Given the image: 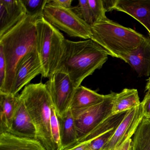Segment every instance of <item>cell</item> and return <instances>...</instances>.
Segmentation results:
<instances>
[{
    "instance_id": "21",
    "label": "cell",
    "mask_w": 150,
    "mask_h": 150,
    "mask_svg": "<svg viewBox=\"0 0 150 150\" xmlns=\"http://www.w3.org/2000/svg\"><path fill=\"white\" fill-rule=\"evenodd\" d=\"M133 150H150V120L144 117L132 139Z\"/></svg>"
},
{
    "instance_id": "20",
    "label": "cell",
    "mask_w": 150,
    "mask_h": 150,
    "mask_svg": "<svg viewBox=\"0 0 150 150\" xmlns=\"http://www.w3.org/2000/svg\"><path fill=\"white\" fill-rule=\"evenodd\" d=\"M126 112L127 111L110 116L100 124L93 131L91 132L88 135L81 139L76 144L82 142L89 143L98 137L105 135L106 133L113 130L116 129L123 119Z\"/></svg>"
},
{
    "instance_id": "25",
    "label": "cell",
    "mask_w": 150,
    "mask_h": 150,
    "mask_svg": "<svg viewBox=\"0 0 150 150\" xmlns=\"http://www.w3.org/2000/svg\"><path fill=\"white\" fill-rule=\"evenodd\" d=\"M51 129L52 137L58 147V150H60V139L58 120L54 106L52 108L51 116Z\"/></svg>"
},
{
    "instance_id": "31",
    "label": "cell",
    "mask_w": 150,
    "mask_h": 150,
    "mask_svg": "<svg viewBox=\"0 0 150 150\" xmlns=\"http://www.w3.org/2000/svg\"><path fill=\"white\" fill-rule=\"evenodd\" d=\"M132 139H130L114 150H130L132 145Z\"/></svg>"
},
{
    "instance_id": "4",
    "label": "cell",
    "mask_w": 150,
    "mask_h": 150,
    "mask_svg": "<svg viewBox=\"0 0 150 150\" xmlns=\"http://www.w3.org/2000/svg\"><path fill=\"white\" fill-rule=\"evenodd\" d=\"M91 27V39L100 45L109 56L123 60L145 39L142 34L108 18Z\"/></svg>"
},
{
    "instance_id": "33",
    "label": "cell",
    "mask_w": 150,
    "mask_h": 150,
    "mask_svg": "<svg viewBox=\"0 0 150 150\" xmlns=\"http://www.w3.org/2000/svg\"><path fill=\"white\" fill-rule=\"evenodd\" d=\"M130 150H133V148H132V145L131 148Z\"/></svg>"
},
{
    "instance_id": "23",
    "label": "cell",
    "mask_w": 150,
    "mask_h": 150,
    "mask_svg": "<svg viewBox=\"0 0 150 150\" xmlns=\"http://www.w3.org/2000/svg\"><path fill=\"white\" fill-rule=\"evenodd\" d=\"M71 8L79 17L89 26L94 23L88 0H79L78 5L72 7Z\"/></svg>"
},
{
    "instance_id": "12",
    "label": "cell",
    "mask_w": 150,
    "mask_h": 150,
    "mask_svg": "<svg viewBox=\"0 0 150 150\" xmlns=\"http://www.w3.org/2000/svg\"><path fill=\"white\" fill-rule=\"evenodd\" d=\"M27 15L21 0H0V37L14 27Z\"/></svg>"
},
{
    "instance_id": "15",
    "label": "cell",
    "mask_w": 150,
    "mask_h": 150,
    "mask_svg": "<svg viewBox=\"0 0 150 150\" xmlns=\"http://www.w3.org/2000/svg\"><path fill=\"white\" fill-rule=\"evenodd\" d=\"M57 117L60 134V150H64L77 143L78 136L75 121L71 109L63 115Z\"/></svg>"
},
{
    "instance_id": "5",
    "label": "cell",
    "mask_w": 150,
    "mask_h": 150,
    "mask_svg": "<svg viewBox=\"0 0 150 150\" xmlns=\"http://www.w3.org/2000/svg\"><path fill=\"white\" fill-rule=\"evenodd\" d=\"M36 50L44 70V78H50L57 69L65 38L43 17L37 20Z\"/></svg>"
},
{
    "instance_id": "3",
    "label": "cell",
    "mask_w": 150,
    "mask_h": 150,
    "mask_svg": "<svg viewBox=\"0 0 150 150\" xmlns=\"http://www.w3.org/2000/svg\"><path fill=\"white\" fill-rule=\"evenodd\" d=\"M35 127L37 139L46 150H58L51 129L53 104L46 84H29L20 95Z\"/></svg>"
},
{
    "instance_id": "18",
    "label": "cell",
    "mask_w": 150,
    "mask_h": 150,
    "mask_svg": "<svg viewBox=\"0 0 150 150\" xmlns=\"http://www.w3.org/2000/svg\"><path fill=\"white\" fill-rule=\"evenodd\" d=\"M18 95L0 93V133L11 129Z\"/></svg>"
},
{
    "instance_id": "22",
    "label": "cell",
    "mask_w": 150,
    "mask_h": 150,
    "mask_svg": "<svg viewBox=\"0 0 150 150\" xmlns=\"http://www.w3.org/2000/svg\"><path fill=\"white\" fill-rule=\"evenodd\" d=\"M27 15L43 17V11L49 0H21Z\"/></svg>"
},
{
    "instance_id": "8",
    "label": "cell",
    "mask_w": 150,
    "mask_h": 150,
    "mask_svg": "<svg viewBox=\"0 0 150 150\" xmlns=\"http://www.w3.org/2000/svg\"><path fill=\"white\" fill-rule=\"evenodd\" d=\"M57 116H62L70 109L76 88L65 73L56 71L45 83Z\"/></svg>"
},
{
    "instance_id": "2",
    "label": "cell",
    "mask_w": 150,
    "mask_h": 150,
    "mask_svg": "<svg viewBox=\"0 0 150 150\" xmlns=\"http://www.w3.org/2000/svg\"><path fill=\"white\" fill-rule=\"evenodd\" d=\"M28 15L0 37V48L6 59L7 76L6 83L0 93L11 94L16 68L25 56L36 50L35 23L41 18Z\"/></svg>"
},
{
    "instance_id": "30",
    "label": "cell",
    "mask_w": 150,
    "mask_h": 150,
    "mask_svg": "<svg viewBox=\"0 0 150 150\" xmlns=\"http://www.w3.org/2000/svg\"><path fill=\"white\" fill-rule=\"evenodd\" d=\"M116 0H103V6L106 12H109L114 10V6Z\"/></svg>"
},
{
    "instance_id": "1",
    "label": "cell",
    "mask_w": 150,
    "mask_h": 150,
    "mask_svg": "<svg viewBox=\"0 0 150 150\" xmlns=\"http://www.w3.org/2000/svg\"><path fill=\"white\" fill-rule=\"evenodd\" d=\"M108 56L104 49L92 39L74 42L65 39L57 71L68 74L77 88L86 78L102 67Z\"/></svg>"
},
{
    "instance_id": "19",
    "label": "cell",
    "mask_w": 150,
    "mask_h": 150,
    "mask_svg": "<svg viewBox=\"0 0 150 150\" xmlns=\"http://www.w3.org/2000/svg\"><path fill=\"white\" fill-rule=\"evenodd\" d=\"M105 97V95L100 94L86 87L79 86L76 88L70 109L75 110L86 108L102 101Z\"/></svg>"
},
{
    "instance_id": "32",
    "label": "cell",
    "mask_w": 150,
    "mask_h": 150,
    "mask_svg": "<svg viewBox=\"0 0 150 150\" xmlns=\"http://www.w3.org/2000/svg\"><path fill=\"white\" fill-rule=\"evenodd\" d=\"M146 91L150 90V78L147 80V83H146V86L145 87Z\"/></svg>"
},
{
    "instance_id": "28",
    "label": "cell",
    "mask_w": 150,
    "mask_h": 150,
    "mask_svg": "<svg viewBox=\"0 0 150 150\" xmlns=\"http://www.w3.org/2000/svg\"><path fill=\"white\" fill-rule=\"evenodd\" d=\"M72 0H49L48 4L63 8H71Z\"/></svg>"
},
{
    "instance_id": "7",
    "label": "cell",
    "mask_w": 150,
    "mask_h": 150,
    "mask_svg": "<svg viewBox=\"0 0 150 150\" xmlns=\"http://www.w3.org/2000/svg\"><path fill=\"white\" fill-rule=\"evenodd\" d=\"M116 93L111 92L108 94L105 95V98L102 101L86 108L71 110L78 136L76 144L112 115V104Z\"/></svg>"
},
{
    "instance_id": "27",
    "label": "cell",
    "mask_w": 150,
    "mask_h": 150,
    "mask_svg": "<svg viewBox=\"0 0 150 150\" xmlns=\"http://www.w3.org/2000/svg\"><path fill=\"white\" fill-rule=\"evenodd\" d=\"M141 104L144 111V117L150 119V90L146 91Z\"/></svg>"
},
{
    "instance_id": "13",
    "label": "cell",
    "mask_w": 150,
    "mask_h": 150,
    "mask_svg": "<svg viewBox=\"0 0 150 150\" xmlns=\"http://www.w3.org/2000/svg\"><path fill=\"white\" fill-rule=\"evenodd\" d=\"M114 10L125 13L137 20L150 35V0H116Z\"/></svg>"
},
{
    "instance_id": "16",
    "label": "cell",
    "mask_w": 150,
    "mask_h": 150,
    "mask_svg": "<svg viewBox=\"0 0 150 150\" xmlns=\"http://www.w3.org/2000/svg\"><path fill=\"white\" fill-rule=\"evenodd\" d=\"M0 150H46L37 139L16 137L8 132L0 133Z\"/></svg>"
},
{
    "instance_id": "6",
    "label": "cell",
    "mask_w": 150,
    "mask_h": 150,
    "mask_svg": "<svg viewBox=\"0 0 150 150\" xmlns=\"http://www.w3.org/2000/svg\"><path fill=\"white\" fill-rule=\"evenodd\" d=\"M43 17L59 30L71 37L91 39V27L81 19L71 8L59 7L47 4L45 8Z\"/></svg>"
},
{
    "instance_id": "14",
    "label": "cell",
    "mask_w": 150,
    "mask_h": 150,
    "mask_svg": "<svg viewBox=\"0 0 150 150\" xmlns=\"http://www.w3.org/2000/svg\"><path fill=\"white\" fill-rule=\"evenodd\" d=\"M123 60L129 64L139 77H150V38L146 37L142 43Z\"/></svg>"
},
{
    "instance_id": "26",
    "label": "cell",
    "mask_w": 150,
    "mask_h": 150,
    "mask_svg": "<svg viewBox=\"0 0 150 150\" xmlns=\"http://www.w3.org/2000/svg\"><path fill=\"white\" fill-rule=\"evenodd\" d=\"M7 67L6 59L2 49L0 48V90L4 88L6 80Z\"/></svg>"
},
{
    "instance_id": "11",
    "label": "cell",
    "mask_w": 150,
    "mask_h": 150,
    "mask_svg": "<svg viewBox=\"0 0 150 150\" xmlns=\"http://www.w3.org/2000/svg\"><path fill=\"white\" fill-rule=\"evenodd\" d=\"M8 133L23 138L37 139L35 127L20 95H18L11 129Z\"/></svg>"
},
{
    "instance_id": "17",
    "label": "cell",
    "mask_w": 150,
    "mask_h": 150,
    "mask_svg": "<svg viewBox=\"0 0 150 150\" xmlns=\"http://www.w3.org/2000/svg\"><path fill=\"white\" fill-rule=\"evenodd\" d=\"M140 103L137 89L124 88L120 93H116L113 100L111 115L126 112L139 106Z\"/></svg>"
},
{
    "instance_id": "24",
    "label": "cell",
    "mask_w": 150,
    "mask_h": 150,
    "mask_svg": "<svg viewBox=\"0 0 150 150\" xmlns=\"http://www.w3.org/2000/svg\"><path fill=\"white\" fill-rule=\"evenodd\" d=\"M88 1L94 23L107 19L103 0H88Z\"/></svg>"
},
{
    "instance_id": "10",
    "label": "cell",
    "mask_w": 150,
    "mask_h": 150,
    "mask_svg": "<svg viewBox=\"0 0 150 150\" xmlns=\"http://www.w3.org/2000/svg\"><path fill=\"white\" fill-rule=\"evenodd\" d=\"M43 74L42 62L37 51L27 54L17 66L11 94L17 95L33 79L39 74L43 76Z\"/></svg>"
},
{
    "instance_id": "29",
    "label": "cell",
    "mask_w": 150,
    "mask_h": 150,
    "mask_svg": "<svg viewBox=\"0 0 150 150\" xmlns=\"http://www.w3.org/2000/svg\"><path fill=\"white\" fill-rule=\"evenodd\" d=\"M64 150H92L90 148L89 144L87 142H82L77 144L68 149Z\"/></svg>"
},
{
    "instance_id": "9",
    "label": "cell",
    "mask_w": 150,
    "mask_h": 150,
    "mask_svg": "<svg viewBox=\"0 0 150 150\" xmlns=\"http://www.w3.org/2000/svg\"><path fill=\"white\" fill-rule=\"evenodd\" d=\"M144 117L141 103L138 107L127 111L113 136L101 150H115L125 141L131 139Z\"/></svg>"
},
{
    "instance_id": "34",
    "label": "cell",
    "mask_w": 150,
    "mask_h": 150,
    "mask_svg": "<svg viewBox=\"0 0 150 150\" xmlns=\"http://www.w3.org/2000/svg\"></svg>"
}]
</instances>
